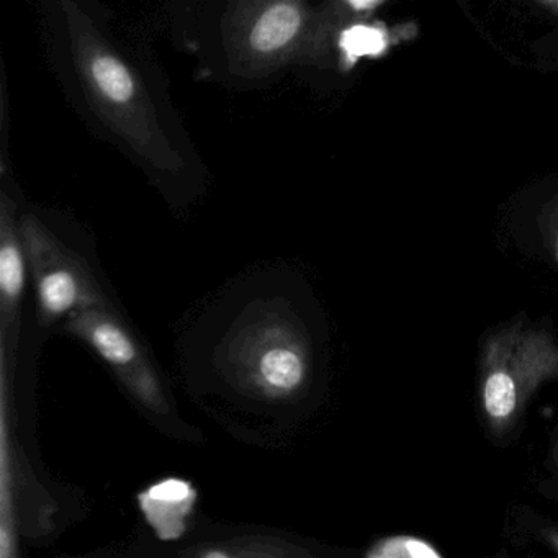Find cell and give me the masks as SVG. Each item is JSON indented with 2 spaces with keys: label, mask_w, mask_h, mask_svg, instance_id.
<instances>
[{
  "label": "cell",
  "mask_w": 558,
  "mask_h": 558,
  "mask_svg": "<svg viewBox=\"0 0 558 558\" xmlns=\"http://www.w3.org/2000/svg\"><path fill=\"white\" fill-rule=\"evenodd\" d=\"M231 361L238 381L263 400H292L308 381L305 336L280 316L243 328L231 344Z\"/></svg>",
  "instance_id": "cell-1"
},
{
  "label": "cell",
  "mask_w": 558,
  "mask_h": 558,
  "mask_svg": "<svg viewBox=\"0 0 558 558\" xmlns=\"http://www.w3.org/2000/svg\"><path fill=\"white\" fill-rule=\"evenodd\" d=\"M70 326L93 345L94 351L120 375L140 400L155 410L166 411L161 385L146 364L133 336L117 319L93 306H84L73 313Z\"/></svg>",
  "instance_id": "cell-2"
},
{
  "label": "cell",
  "mask_w": 558,
  "mask_h": 558,
  "mask_svg": "<svg viewBox=\"0 0 558 558\" xmlns=\"http://www.w3.org/2000/svg\"><path fill=\"white\" fill-rule=\"evenodd\" d=\"M32 251L37 269L38 305L45 319L60 318L74 310L94 303L89 286L84 282L80 269L64 257H53V251Z\"/></svg>",
  "instance_id": "cell-3"
},
{
  "label": "cell",
  "mask_w": 558,
  "mask_h": 558,
  "mask_svg": "<svg viewBox=\"0 0 558 558\" xmlns=\"http://www.w3.org/2000/svg\"><path fill=\"white\" fill-rule=\"evenodd\" d=\"M194 499L192 486L178 478L158 483L140 496L143 512L162 538H178L182 534L185 515L191 511Z\"/></svg>",
  "instance_id": "cell-4"
},
{
  "label": "cell",
  "mask_w": 558,
  "mask_h": 558,
  "mask_svg": "<svg viewBox=\"0 0 558 558\" xmlns=\"http://www.w3.org/2000/svg\"><path fill=\"white\" fill-rule=\"evenodd\" d=\"M5 357H2V408H0V557L15 555L14 532V482H12L11 446L8 430V381H5Z\"/></svg>",
  "instance_id": "cell-5"
},
{
  "label": "cell",
  "mask_w": 558,
  "mask_h": 558,
  "mask_svg": "<svg viewBox=\"0 0 558 558\" xmlns=\"http://www.w3.org/2000/svg\"><path fill=\"white\" fill-rule=\"evenodd\" d=\"M25 287V257L14 236H4L0 250V292L4 315L14 322L19 300Z\"/></svg>",
  "instance_id": "cell-6"
},
{
  "label": "cell",
  "mask_w": 558,
  "mask_h": 558,
  "mask_svg": "<svg viewBox=\"0 0 558 558\" xmlns=\"http://www.w3.org/2000/svg\"><path fill=\"white\" fill-rule=\"evenodd\" d=\"M300 27V14L290 5L269 9L254 27L251 44L256 50L272 51L292 40Z\"/></svg>",
  "instance_id": "cell-7"
},
{
  "label": "cell",
  "mask_w": 558,
  "mask_h": 558,
  "mask_svg": "<svg viewBox=\"0 0 558 558\" xmlns=\"http://www.w3.org/2000/svg\"><path fill=\"white\" fill-rule=\"evenodd\" d=\"M94 77L100 89L116 102H126L133 96V81L129 71L113 58H99L94 63Z\"/></svg>",
  "instance_id": "cell-8"
},
{
  "label": "cell",
  "mask_w": 558,
  "mask_h": 558,
  "mask_svg": "<svg viewBox=\"0 0 558 558\" xmlns=\"http://www.w3.org/2000/svg\"><path fill=\"white\" fill-rule=\"evenodd\" d=\"M518 404V393H515V384L505 372H495L489 375L485 384V408L489 416L501 417L509 416L515 410Z\"/></svg>",
  "instance_id": "cell-9"
},
{
  "label": "cell",
  "mask_w": 558,
  "mask_h": 558,
  "mask_svg": "<svg viewBox=\"0 0 558 558\" xmlns=\"http://www.w3.org/2000/svg\"><path fill=\"white\" fill-rule=\"evenodd\" d=\"M368 557L375 558H440L442 554L429 542L421 541L417 537L397 535V537L385 538L378 542L368 551Z\"/></svg>",
  "instance_id": "cell-10"
},
{
  "label": "cell",
  "mask_w": 558,
  "mask_h": 558,
  "mask_svg": "<svg viewBox=\"0 0 558 558\" xmlns=\"http://www.w3.org/2000/svg\"><path fill=\"white\" fill-rule=\"evenodd\" d=\"M342 48L351 57H365V54H377L384 50V35L374 28L354 27L342 35Z\"/></svg>",
  "instance_id": "cell-11"
},
{
  "label": "cell",
  "mask_w": 558,
  "mask_h": 558,
  "mask_svg": "<svg viewBox=\"0 0 558 558\" xmlns=\"http://www.w3.org/2000/svg\"><path fill=\"white\" fill-rule=\"evenodd\" d=\"M541 2H544V4L550 5L555 11H558V0H541Z\"/></svg>",
  "instance_id": "cell-12"
}]
</instances>
